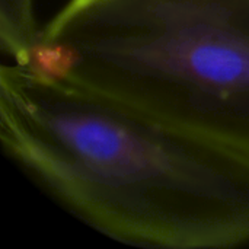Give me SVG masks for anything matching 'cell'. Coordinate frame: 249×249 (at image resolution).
<instances>
[{"label": "cell", "instance_id": "1", "mask_svg": "<svg viewBox=\"0 0 249 249\" xmlns=\"http://www.w3.org/2000/svg\"><path fill=\"white\" fill-rule=\"evenodd\" d=\"M4 152L74 216L137 247L249 242V152L31 64L0 70Z\"/></svg>", "mask_w": 249, "mask_h": 249}, {"label": "cell", "instance_id": "3", "mask_svg": "<svg viewBox=\"0 0 249 249\" xmlns=\"http://www.w3.org/2000/svg\"><path fill=\"white\" fill-rule=\"evenodd\" d=\"M39 29L34 0H0V44L13 63H26Z\"/></svg>", "mask_w": 249, "mask_h": 249}, {"label": "cell", "instance_id": "2", "mask_svg": "<svg viewBox=\"0 0 249 249\" xmlns=\"http://www.w3.org/2000/svg\"><path fill=\"white\" fill-rule=\"evenodd\" d=\"M23 64L249 152V0H69Z\"/></svg>", "mask_w": 249, "mask_h": 249}]
</instances>
